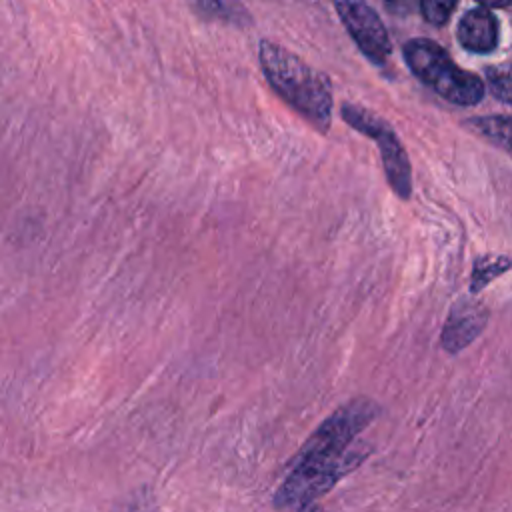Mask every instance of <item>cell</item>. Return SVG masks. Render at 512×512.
I'll return each instance as SVG.
<instances>
[{"label": "cell", "instance_id": "6da1fadb", "mask_svg": "<svg viewBox=\"0 0 512 512\" xmlns=\"http://www.w3.org/2000/svg\"><path fill=\"white\" fill-rule=\"evenodd\" d=\"M262 70L272 88L316 128L330 126V82L298 56L268 40L260 42Z\"/></svg>", "mask_w": 512, "mask_h": 512}, {"label": "cell", "instance_id": "7a4b0ae2", "mask_svg": "<svg viewBox=\"0 0 512 512\" xmlns=\"http://www.w3.org/2000/svg\"><path fill=\"white\" fill-rule=\"evenodd\" d=\"M370 448L356 440L352 446L336 452H298L296 464L274 494V506L280 510H298L326 494L340 478L360 466Z\"/></svg>", "mask_w": 512, "mask_h": 512}, {"label": "cell", "instance_id": "3957f363", "mask_svg": "<svg viewBox=\"0 0 512 512\" xmlns=\"http://www.w3.org/2000/svg\"><path fill=\"white\" fill-rule=\"evenodd\" d=\"M404 56L412 72L424 84L434 88L442 98L460 106H472L482 100V80L458 68L448 56V52L436 42L426 38L410 40L404 48Z\"/></svg>", "mask_w": 512, "mask_h": 512}, {"label": "cell", "instance_id": "277c9868", "mask_svg": "<svg viewBox=\"0 0 512 512\" xmlns=\"http://www.w3.org/2000/svg\"><path fill=\"white\" fill-rule=\"evenodd\" d=\"M342 116L356 130L368 134L370 138H374L378 142L390 186L394 188V192L400 198H404V200L410 198V192H412L410 164H408V158H406L396 134L390 130V126L384 120H380L378 116L370 114L368 110L358 108V106H350V104L342 106Z\"/></svg>", "mask_w": 512, "mask_h": 512}, {"label": "cell", "instance_id": "5b68a950", "mask_svg": "<svg viewBox=\"0 0 512 512\" xmlns=\"http://www.w3.org/2000/svg\"><path fill=\"white\" fill-rule=\"evenodd\" d=\"M336 10L360 50L376 64L390 56V40L382 20L364 0H334Z\"/></svg>", "mask_w": 512, "mask_h": 512}, {"label": "cell", "instance_id": "8992f818", "mask_svg": "<svg viewBox=\"0 0 512 512\" xmlns=\"http://www.w3.org/2000/svg\"><path fill=\"white\" fill-rule=\"evenodd\" d=\"M488 320V310L474 298H462L458 300L444 324L442 330V346L448 352H460L466 348L474 338L480 336Z\"/></svg>", "mask_w": 512, "mask_h": 512}, {"label": "cell", "instance_id": "52a82bcc", "mask_svg": "<svg viewBox=\"0 0 512 512\" xmlns=\"http://www.w3.org/2000/svg\"><path fill=\"white\" fill-rule=\"evenodd\" d=\"M458 40L470 52H490L498 42L496 18L486 8L470 10L458 24Z\"/></svg>", "mask_w": 512, "mask_h": 512}, {"label": "cell", "instance_id": "ba28073f", "mask_svg": "<svg viewBox=\"0 0 512 512\" xmlns=\"http://www.w3.org/2000/svg\"><path fill=\"white\" fill-rule=\"evenodd\" d=\"M474 132L484 136L486 140L512 150V118L508 116H488V118H474L468 122Z\"/></svg>", "mask_w": 512, "mask_h": 512}, {"label": "cell", "instance_id": "9c48e42d", "mask_svg": "<svg viewBox=\"0 0 512 512\" xmlns=\"http://www.w3.org/2000/svg\"><path fill=\"white\" fill-rule=\"evenodd\" d=\"M512 268V258L506 256H482L476 260L474 270H472V282L470 290L472 294L480 292L486 284H490L496 276Z\"/></svg>", "mask_w": 512, "mask_h": 512}, {"label": "cell", "instance_id": "30bf717a", "mask_svg": "<svg viewBox=\"0 0 512 512\" xmlns=\"http://www.w3.org/2000/svg\"><path fill=\"white\" fill-rule=\"evenodd\" d=\"M454 4H456V0H420L424 18L436 26H440L448 20V16L454 10Z\"/></svg>", "mask_w": 512, "mask_h": 512}, {"label": "cell", "instance_id": "8fae6325", "mask_svg": "<svg viewBox=\"0 0 512 512\" xmlns=\"http://www.w3.org/2000/svg\"><path fill=\"white\" fill-rule=\"evenodd\" d=\"M490 86H492V90L498 98L512 104V72L492 70L490 72Z\"/></svg>", "mask_w": 512, "mask_h": 512}, {"label": "cell", "instance_id": "7c38bea8", "mask_svg": "<svg viewBox=\"0 0 512 512\" xmlns=\"http://www.w3.org/2000/svg\"><path fill=\"white\" fill-rule=\"evenodd\" d=\"M478 2H482V4H486V6H506V4H510L512 0H478Z\"/></svg>", "mask_w": 512, "mask_h": 512}, {"label": "cell", "instance_id": "4fadbf2b", "mask_svg": "<svg viewBox=\"0 0 512 512\" xmlns=\"http://www.w3.org/2000/svg\"><path fill=\"white\" fill-rule=\"evenodd\" d=\"M296 512H322V510L310 502V504H304V506H300Z\"/></svg>", "mask_w": 512, "mask_h": 512}]
</instances>
